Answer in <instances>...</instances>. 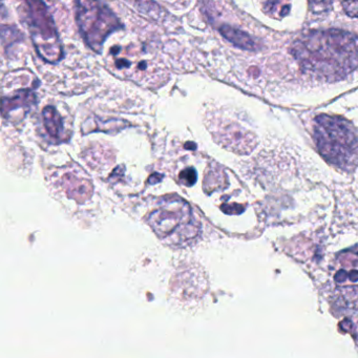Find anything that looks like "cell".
<instances>
[{"label": "cell", "instance_id": "6da1fadb", "mask_svg": "<svg viewBox=\"0 0 358 358\" xmlns=\"http://www.w3.org/2000/svg\"><path fill=\"white\" fill-rule=\"evenodd\" d=\"M290 53L306 75L335 83L358 69V36L348 31H309L291 45Z\"/></svg>", "mask_w": 358, "mask_h": 358}, {"label": "cell", "instance_id": "7a4b0ae2", "mask_svg": "<svg viewBox=\"0 0 358 358\" xmlns=\"http://www.w3.org/2000/svg\"><path fill=\"white\" fill-rule=\"evenodd\" d=\"M318 152L328 162L341 169L358 164V131L345 119L320 115L314 123Z\"/></svg>", "mask_w": 358, "mask_h": 358}, {"label": "cell", "instance_id": "3957f363", "mask_svg": "<svg viewBox=\"0 0 358 358\" xmlns=\"http://www.w3.org/2000/svg\"><path fill=\"white\" fill-rule=\"evenodd\" d=\"M148 223L161 240L171 245H183L198 236L199 228L185 201L165 200L148 215Z\"/></svg>", "mask_w": 358, "mask_h": 358}, {"label": "cell", "instance_id": "277c9868", "mask_svg": "<svg viewBox=\"0 0 358 358\" xmlns=\"http://www.w3.org/2000/svg\"><path fill=\"white\" fill-rule=\"evenodd\" d=\"M76 22L85 43L101 53L110 35L123 29L118 16L102 0H75Z\"/></svg>", "mask_w": 358, "mask_h": 358}, {"label": "cell", "instance_id": "5b68a950", "mask_svg": "<svg viewBox=\"0 0 358 358\" xmlns=\"http://www.w3.org/2000/svg\"><path fill=\"white\" fill-rule=\"evenodd\" d=\"M26 1L27 22L37 54L45 62L56 64L64 57L62 43L53 18L43 0Z\"/></svg>", "mask_w": 358, "mask_h": 358}, {"label": "cell", "instance_id": "8992f818", "mask_svg": "<svg viewBox=\"0 0 358 358\" xmlns=\"http://www.w3.org/2000/svg\"><path fill=\"white\" fill-rule=\"evenodd\" d=\"M220 32L223 35L224 38L227 39L232 45L240 48V49L245 50V51H257V43L253 41V39L238 29L229 26H222L220 28Z\"/></svg>", "mask_w": 358, "mask_h": 358}, {"label": "cell", "instance_id": "52a82bcc", "mask_svg": "<svg viewBox=\"0 0 358 358\" xmlns=\"http://www.w3.org/2000/svg\"><path fill=\"white\" fill-rule=\"evenodd\" d=\"M36 101V96L31 91H20L13 97L3 98V115L7 116L9 113L18 108H30Z\"/></svg>", "mask_w": 358, "mask_h": 358}, {"label": "cell", "instance_id": "ba28073f", "mask_svg": "<svg viewBox=\"0 0 358 358\" xmlns=\"http://www.w3.org/2000/svg\"><path fill=\"white\" fill-rule=\"evenodd\" d=\"M43 122L48 134L53 139L59 140L64 133V122L62 117L53 106H47L43 112Z\"/></svg>", "mask_w": 358, "mask_h": 358}, {"label": "cell", "instance_id": "9c48e42d", "mask_svg": "<svg viewBox=\"0 0 358 358\" xmlns=\"http://www.w3.org/2000/svg\"><path fill=\"white\" fill-rule=\"evenodd\" d=\"M264 12L274 20H282L291 10V0H264Z\"/></svg>", "mask_w": 358, "mask_h": 358}, {"label": "cell", "instance_id": "30bf717a", "mask_svg": "<svg viewBox=\"0 0 358 358\" xmlns=\"http://www.w3.org/2000/svg\"><path fill=\"white\" fill-rule=\"evenodd\" d=\"M66 182H68V190L70 192V196H74L76 194V198H89L92 194V187L89 183L79 180L76 178V181L71 177H66Z\"/></svg>", "mask_w": 358, "mask_h": 358}, {"label": "cell", "instance_id": "8fae6325", "mask_svg": "<svg viewBox=\"0 0 358 358\" xmlns=\"http://www.w3.org/2000/svg\"><path fill=\"white\" fill-rule=\"evenodd\" d=\"M333 0H309V7L313 13L324 14L330 11Z\"/></svg>", "mask_w": 358, "mask_h": 358}, {"label": "cell", "instance_id": "7c38bea8", "mask_svg": "<svg viewBox=\"0 0 358 358\" xmlns=\"http://www.w3.org/2000/svg\"><path fill=\"white\" fill-rule=\"evenodd\" d=\"M345 14L352 18H358V0H343Z\"/></svg>", "mask_w": 358, "mask_h": 358}, {"label": "cell", "instance_id": "4fadbf2b", "mask_svg": "<svg viewBox=\"0 0 358 358\" xmlns=\"http://www.w3.org/2000/svg\"><path fill=\"white\" fill-rule=\"evenodd\" d=\"M196 171L194 169H187L180 173V180L182 183L185 184L186 186L194 185L196 182Z\"/></svg>", "mask_w": 358, "mask_h": 358}]
</instances>
